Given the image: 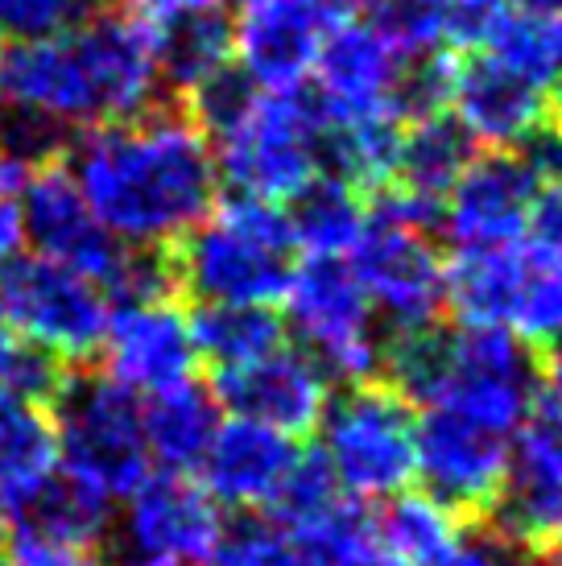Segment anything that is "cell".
Wrapping results in <instances>:
<instances>
[{
  "label": "cell",
  "mask_w": 562,
  "mask_h": 566,
  "mask_svg": "<svg viewBox=\"0 0 562 566\" xmlns=\"http://www.w3.org/2000/svg\"><path fill=\"white\" fill-rule=\"evenodd\" d=\"M530 232L538 244L562 249V174L538 178L533 207H530Z\"/></svg>",
  "instance_id": "38"
},
{
  "label": "cell",
  "mask_w": 562,
  "mask_h": 566,
  "mask_svg": "<svg viewBox=\"0 0 562 566\" xmlns=\"http://www.w3.org/2000/svg\"><path fill=\"white\" fill-rule=\"evenodd\" d=\"M517 9H530V13H562V0H509Z\"/></svg>",
  "instance_id": "43"
},
{
  "label": "cell",
  "mask_w": 562,
  "mask_h": 566,
  "mask_svg": "<svg viewBox=\"0 0 562 566\" xmlns=\"http://www.w3.org/2000/svg\"><path fill=\"white\" fill-rule=\"evenodd\" d=\"M352 566H402V563H397L393 554H385L381 546H376V551L368 554V558H360V563H352Z\"/></svg>",
  "instance_id": "44"
},
{
  "label": "cell",
  "mask_w": 562,
  "mask_h": 566,
  "mask_svg": "<svg viewBox=\"0 0 562 566\" xmlns=\"http://www.w3.org/2000/svg\"><path fill=\"white\" fill-rule=\"evenodd\" d=\"M207 566H319L278 521H244L219 537Z\"/></svg>",
  "instance_id": "35"
},
{
  "label": "cell",
  "mask_w": 562,
  "mask_h": 566,
  "mask_svg": "<svg viewBox=\"0 0 562 566\" xmlns=\"http://www.w3.org/2000/svg\"><path fill=\"white\" fill-rule=\"evenodd\" d=\"M157 63H162V80H170L178 92H195L204 80L232 63V33H228V17L207 13L187 17L178 25L157 30Z\"/></svg>",
  "instance_id": "33"
},
{
  "label": "cell",
  "mask_w": 562,
  "mask_h": 566,
  "mask_svg": "<svg viewBox=\"0 0 562 566\" xmlns=\"http://www.w3.org/2000/svg\"><path fill=\"white\" fill-rule=\"evenodd\" d=\"M59 475L50 409L0 401V513H13Z\"/></svg>",
  "instance_id": "28"
},
{
  "label": "cell",
  "mask_w": 562,
  "mask_h": 566,
  "mask_svg": "<svg viewBox=\"0 0 562 566\" xmlns=\"http://www.w3.org/2000/svg\"><path fill=\"white\" fill-rule=\"evenodd\" d=\"M116 4L137 17V21H145L154 33L166 30V25H178L187 17L223 13V0H116Z\"/></svg>",
  "instance_id": "37"
},
{
  "label": "cell",
  "mask_w": 562,
  "mask_h": 566,
  "mask_svg": "<svg viewBox=\"0 0 562 566\" xmlns=\"http://www.w3.org/2000/svg\"><path fill=\"white\" fill-rule=\"evenodd\" d=\"M174 290L204 306H273L294 273L285 211L236 195L166 249Z\"/></svg>",
  "instance_id": "4"
},
{
  "label": "cell",
  "mask_w": 562,
  "mask_h": 566,
  "mask_svg": "<svg viewBox=\"0 0 562 566\" xmlns=\"http://www.w3.org/2000/svg\"><path fill=\"white\" fill-rule=\"evenodd\" d=\"M409 66L368 21H340L314 63V99L327 128L373 125V120H409L406 83Z\"/></svg>",
  "instance_id": "13"
},
{
  "label": "cell",
  "mask_w": 562,
  "mask_h": 566,
  "mask_svg": "<svg viewBox=\"0 0 562 566\" xmlns=\"http://www.w3.org/2000/svg\"><path fill=\"white\" fill-rule=\"evenodd\" d=\"M104 377L128 394L154 397L183 380H195V339L178 298L121 302L104 331Z\"/></svg>",
  "instance_id": "19"
},
{
  "label": "cell",
  "mask_w": 562,
  "mask_h": 566,
  "mask_svg": "<svg viewBox=\"0 0 562 566\" xmlns=\"http://www.w3.org/2000/svg\"><path fill=\"white\" fill-rule=\"evenodd\" d=\"M298 442L249 418L219 422L204 455V492L228 509H269L298 463Z\"/></svg>",
  "instance_id": "21"
},
{
  "label": "cell",
  "mask_w": 562,
  "mask_h": 566,
  "mask_svg": "<svg viewBox=\"0 0 562 566\" xmlns=\"http://www.w3.org/2000/svg\"><path fill=\"white\" fill-rule=\"evenodd\" d=\"M0 566H17V563H0Z\"/></svg>",
  "instance_id": "48"
},
{
  "label": "cell",
  "mask_w": 562,
  "mask_h": 566,
  "mask_svg": "<svg viewBox=\"0 0 562 566\" xmlns=\"http://www.w3.org/2000/svg\"><path fill=\"white\" fill-rule=\"evenodd\" d=\"M323 133L327 120L306 83L290 92H257L240 120L216 137V170L236 195L285 207L323 174Z\"/></svg>",
  "instance_id": "7"
},
{
  "label": "cell",
  "mask_w": 562,
  "mask_h": 566,
  "mask_svg": "<svg viewBox=\"0 0 562 566\" xmlns=\"http://www.w3.org/2000/svg\"><path fill=\"white\" fill-rule=\"evenodd\" d=\"M157 87L154 30L121 4L71 33L0 50V104L59 133L137 120L157 108Z\"/></svg>",
  "instance_id": "2"
},
{
  "label": "cell",
  "mask_w": 562,
  "mask_h": 566,
  "mask_svg": "<svg viewBox=\"0 0 562 566\" xmlns=\"http://www.w3.org/2000/svg\"><path fill=\"white\" fill-rule=\"evenodd\" d=\"M190 339L216 377L285 347V327L269 306H199L190 315Z\"/></svg>",
  "instance_id": "30"
},
{
  "label": "cell",
  "mask_w": 562,
  "mask_h": 566,
  "mask_svg": "<svg viewBox=\"0 0 562 566\" xmlns=\"http://www.w3.org/2000/svg\"><path fill=\"white\" fill-rule=\"evenodd\" d=\"M509 331L530 347H550L554 339H562V249H550L538 240L517 249Z\"/></svg>",
  "instance_id": "32"
},
{
  "label": "cell",
  "mask_w": 562,
  "mask_h": 566,
  "mask_svg": "<svg viewBox=\"0 0 562 566\" xmlns=\"http://www.w3.org/2000/svg\"><path fill=\"white\" fill-rule=\"evenodd\" d=\"M294 252L311 261H347L368 228V199L335 174H319L285 203Z\"/></svg>",
  "instance_id": "23"
},
{
  "label": "cell",
  "mask_w": 562,
  "mask_h": 566,
  "mask_svg": "<svg viewBox=\"0 0 562 566\" xmlns=\"http://www.w3.org/2000/svg\"><path fill=\"white\" fill-rule=\"evenodd\" d=\"M17 207H21L25 240H33L38 256L75 269L112 298L133 249L108 237L104 223L92 216V207L83 203L75 178L66 170V158L42 161L25 178V187L17 190Z\"/></svg>",
  "instance_id": "12"
},
{
  "label": "cell",
  "mask_w": 562,
  "mask_h": 566,
  "mask_svg": "<svg viewBox=\"0 0 562 566\" xmlns=\"http://www.w3.org/2000/svg\"><path fill=\"white\" fill-rule=\"evenodd\" d=\"M17 566H100L92 551H79V546H59V542H42V537L9 534Z\"/></svg>",
  "instance_id": "39"
},
{
  "label": "cell",
  "mask_w": 562,
  "mask_h": 566,
  "mask_svg": "<svg viewBox=\"0 0 562 566\" xmlns=\"http://www.w3.org/2000/svg\"><path fill=\"white\" fill-rule=\"evenodd\" d=\"M323 463L347 501H393L418 475V409L385 377L356 380L323 413Z\"/></svg>",
  "instance_id": "6"
},
{
  "label": "cell",
  "mask_w": 562,
  "mask_h": 566,
  "mask_svg": "<svg viewBox=\"0 0 562 566\" xmlns=\"http://www.w3.org/2000/svg\"><path fill=\"white\" fill-rule=\"evenodd\" d=\"M108 294L83 273L25 256L0 269V327L54 352L59 360H92L104 347Z\"/></svg>",
  "instance_id": "9"
},
{
  "label": "cell",
  "mask_w": 562,
  "mask_h": 566,
  "mask_svg": "<svg viewBox=\"0 0 562 566\" xmlns=\"http://www.w3.org/2000/svg\"><path fill=\"white\" fill-rule=\"evenodd\" d=\"M125 566H128V563H125Z\"/></svg>",
  "instance_id": "50"
},
{
  "label": "cell",
  "mask_w": 562,
  "mask_h": 566,
  "mask_svg": "<svg viewBox=\"0 0 562 566\" xmlns=\"http://www.w3.org/2000/svg\"><path fill=\"white\" fill-rule=\"evenodd\" d=\"M485 530L517 551L550 554L562 542V409L533 406L509 447V480Z\"/></svg>",
  "instance_id": "15"
},
{
  "label": "cell",
  "mask_w": 562,
  "mask_h": 566,
  "mask_svg": "<svg viewBox=\"0 0 562 566\" xmlns=\"http://www.w3.org/2000/svg\"><path fill=\"white\" fill-rule=\"evenodd\" d=\"M285 311L294 323L298 339L327 377L347 385L373 380L385 364V339L376 331V315L356 273L347 261H302L285 285Z\"/></svg>",
  "instance_id": "8"
},
{
  "label": "cell",
  "mask_w": 562,
  "mask_h": 566,
  "mask_svg": "<svg viewBox=\"0 0 562 566\" xmlns=\"http://www.w3.org/2000/svg\"><path fill=\"white\" fill-rule=\"evenodd\" d=\"M550 128L562 137V87L554 95H550Z\"/></svg>",
  "instance_id": "45"
},
{
  "label": "cell",
  "mask_w": 562,
  "mask_h": 566,
  "mask_svg": "<svg viewBox=\"0 0 562 566\" xmlns=\"http://www.w3.org/2000/svg\"><path fill=\"white\" fill-rule=\"evenodd\" d=\"M517 249L488 252H455L447 265V306L455 311L459 327H504L513 311L517 290Z\"/></svg>",
  "instance_id": "31"
},
{
  "label": "cell",
  "mask_w": 562,
  "mask_h": 566,
  "mask_svg": "<svg viewBox=\"0 0 562 566\" xmlns=\"http://www.w3.org/2000/svg\"><path fill=\"white\" fill-rule=\"evenodd\" d=\"M63 158L83 203L125 249H170L216 207V149L187 112L87 128Z\"/></svg>",
  "instance_id": "1"
},
{
  "label": "cell",
  "mask_w": 562,
  "mask_h": 566,
  "mask_svg": "<svg viewBox=\"0 0 562 566\" xmlns=\"http://www.w3.org/2000/svg\"><path fill=\"white\" fill-rule=\"evenodd\" d=\"M509 434L476 426L451 409H426L418 418V475L438 504H447L468 530H485L509 480Z\"/></svg>",
  "instance_id": "11"
},
{
  "label": "cell",
  "mask_w": 562,
  "mask_h": 566,
  "mask_svg": "<svg viewBox=\"0 0 562 566\" xmlns=\"http://www.w3.org/2000/svg\"><path fill=\"white\" fill-rule=\"evenodd\" d=\"M25 244V228H21V207L13 195H0V269L13 265L17 252Z\"/></svg>",
  "instance_id": "41"
},
{
  "label": "cell",
  "mask_w": 562,
  "mask_h": 566,
  "mask_svg": "<svg viewBox=\"0 0 562 566\" xmlns=\"http://www.w3.org/2000/svg\"><path fill=\"white\" fill-rule=\"evenodd\" d=\"M455 9H464V13H488L492 4H500V0H451Z\"/></svg>",
  "instance_id": "46"
},
{
  "label": "cell",
  "mask_w": 562,
  "mask_h": 566,
  "mask_svg": "<svg viewBox=\"0 0 562 566\" xmlns=\"http://www.w3.org/2000/svg\"><path fill=\"white\" fill-rule=\"evenodd\" d=\"M340 21L335 0H236L232 63L257 92L302 87Z\"/></svg>",
  "instance_id": "14"
},
{
  "label": "cell",
  "mask_w": 562,
  "mask_h": 566,
  "mask_svg": "<svg viewBox=\"0 0 562 566\" xmlns=\"http://www.w3.org/2000/svg\"><path fill=\"white\" fill-rule=\"evenodd\" d=\"M100 13V0H0V33H13L17 42L59 38Z\"/></svg>",
  "instance_id": "36"
},
{
  "label": "cell",
  "mask_w": 562,
  "mask_h": 566,
  "mask_svg": "<svg viewBox=\"0 0 562 566\" xmlns=\"http://www.w3.org/2000/svg\"><path fill=\"white\" fill-rule=\"evenodd\" d=\"M468 161L471 142L459 133V125L447 112H426V116L406 120L402 142H397L393 178L381 190H397L402 199L430 211L438 223V207H443L447 190L455 187V178L464 174Z\"/></svg>",
  "instance_id": "22"
},
{
  "label": "cell",
  "mask_w": 562,
  "mask_h": 566,
  "mask_svg": "<svg viewBox=\"0 0 562 566\" xmlns=\"http://www.w3.org/2000/svg\"><path fill=\"white\" fill-rule=\"evenodd\" d=\"M538 174L525 154L471 158L438 207V232L455 252L513 249L530 232V207Z\"/></svg>",
  "instance_id": "18"
},
{
  "label": "cell",
  "mask_w": 562,
  "mask_h": 566,
  "mask_svg": "<svg viewBox=\"0 0 562 566\" xmlns=\"http://www.w3.org/2000/svg\"><path fill=\"white\" fill-rule=\"evenodd\" d=\"M476 50L554 95L562 87V13H530L517 4H492L476 30Z\"/></svg>",
  "instance_id": "24"
},
{
  "label": "cell",
  "mask_w": 562,
  "mask_h": 566,
  "mask_svg": "<svg viewBox=\"0 0 562 566\" xmlns=\"http://www.w3.org/2000/svg\"><path fill=\"white\" fill-rule=\"evenodd\" d=\"M443 108L471 145L517 154L550 125V95L500 66L485 50L455 54L443 66Z\"/></svg>",
  "instance_id": "16"
},
{
  "label": "cell",
  "mask_w": 562,
  "mask_h": 566,
  "mask_svg": "<svg viewBox=\"0 0 562 566\" xmlns=\"http://www.w3.org/2000/svg\"><path fill=\"white\" fill-rule=\"evenodd\" d=\"M538 377L547 380L550 406L562 409V339H554V344L542 352V360H538Z\"/></svg>",
  "instance_id": "42"
},
{
  "label": "cell",
  "mask_w": 562,
  "mask_h": 566,
  "mask_svg": "<svg viewBox=\"0 0 562 566\" xmlns=\"http://www.w3.org/2000/svg\"><path fill=\"white\" fill-rule=\"evenodd\" d=\"M347 265L356 273L373 315L389 323V335H414L435 327L447 306V261L438 256L430 232L385 220L368 211V228L352 249Z\"/></svg>",
  "instance_id": "10"
},
{
  "label": "cell",
  "mask_w": 562,
  "mask_h": 566,
  "mask_svg": "<svg viewBox=\"0 0 562 566\" xmlns=\"http://www.w3.org/2000/svg\"><path fill=\"white\" fill-rule=\"evenodd\" d=\"M219 430L216 397L207 394L199 380H183L174 389L149 397V406L140 409V434H145V451L157 459L166 472L187 475L199 468L207 447Z\"/></svg>",
  "instance_id": "25"
},
{
  "label": "cell",
  "mask_w": 562,
  "mask_h": 566,
  "mask_svg": "<svg viewBox=\"0 0 562 566\" xmlns=\"http://www.w3.org/2000/svg\"><path fill=\"white\" fill-rule=\"evenodd\" d=\"M364 21L402 63H435L451 46H471L485 13H464L451 0H368Z\"/></svg>",
  "instance_id": "26"
},
{
  "label": "cell",
  "mask_w": 562,
  "mask_h": 566,
  "mask_svg": "<svg viewBox=\"0 0 562 566\" xmlns=\"http://www.w3.org/2000/svg\"><path fill=\"white\" fill-rule=\"evenodd\" d=\"M50 422L63 480L87 496L116 504L149 480L154 459L140 434V406L116 380L71 368L63 394L50 406Z\"/></svg>",
  "instance_id": "5"
},
{
  "label": "cell",
  "mask_w": 562,
  "mask_h": 566,
  "mask_svg": "<svg viewBox=\"0 0 562 566\" xmlns=\"http://www.w3.org/2000/svg\"><path fill=\"white\" fill-rule=\"evenodd\" d=\"M459 566H547V563H542V554L517 551V546L500 542V537H471V546Z\"/></svg>",
  "instance_id": "40"
},
{
  "label": "cell",
  "mask_w": 562,
  "mask_h": 566,
  "mask_svg": "<svg viewBox=\"0 0 562 566\" xmlns=\"http://www.w3.org/2000/svg\"><path fill=\"white\" fill-rule=\"evenodd\" d=\"M223 537L219 504L178 472L149 475L128 496L121 551L128 566H207Z\"/></svg>",
  "instance_id": "17"
},
{
  "label": "cell",
  "mask_w": 562,
  "mask_h": 566,
  "mask_svg": "<svg viewBox=\"0 0 562 566\" xmlns=\"http://www.w3.org/2000/svg\"><path fill=\"white\" fill-rule=\"evenodd\" d=\"M385 380L426 409H451L513 439L538 406V356L504 327L414 331L385 339Z\"/></svg>",
  "instance_id": "3"
},
{
  "label": "cell",
  "mask_w": 562,
  "mask_h": 566,
  "mask_svg": "<svg viewBox=\"0 0 562 566\" xmlns=\"http://www.w3.org/2000/svg\"><path fill=\"white\" fill-rule=\"evenodd\" d=\"M216 397L232 409V418H249L285 439H306L319 430L331 406L327 373L294 347H278L261 360L216 373Z\"/></svg>",
  "instance_id": "20"
},
{
  "label": "cell",
  "mask_w": 562,
  "mask_h": 566,
  "mask_svg": "<svg viewBox=\"0 0 562 566\" xmlns=\"http://www.w3.org/2000/svg\"><path fill=\"white\" fill-rule=\"evenodd\" d=\"M381 551L402 566H459L471 546V530L430 492H397L376 521Z\"/></svg>",
  "instance_id": "27"
},
{
  "label": "cell",
  "mask_w": 562,
  "mask_h": 566,
  "mask_svg": "<svg viewBox=\"0 0 562 566\" xmlns=\"http://www.w3.org/2000/svg\"><path fill=\"white\" fill-rule=\"evenodd\" d=\"M9 546V521H4V513H0V551Z\"/></svg>",
  "instance_id": "47"
},
{
  "label": "cell",
  "mask_w": 562,
  "mask_h": 566,
  "mask_svg": "<svg viewBox=\"0 0 562 566\" xmlns=\"http://www.w3.org/2000/svg\"><path fill=\"white\" fill-rule=\"evenodd\" d=\"M66 377H71L66 360L0 327V401L50 409L54 397L63 394Z\"/></svg>",
  "instance_id": "34"
},
{
  "label": "cell",
  "mask_w": 562,
  "mask_h": 566,
  "mask_svg": "<svg viewBox=\"0 0 562 566\" xmlns=\"http://www.w3.org/2000/svg\"><path fill=\"white\" fill-rule=\"evenodd\" d=\"M9 534L42 537V542H59V546H79V551H95L112 530V504L87 496L83 488L71 480L54 475L42 492H33L30 501L4 513Z\"/></svg>",
  "instance_id": "29"
},
{
  "label": "cell",
  "mask_w": 562,
  "mask_h": 566,
  "mask_svg": "<svg viewBox=\"0 0 562 566\" xmlns=\"http://www.w3.org/2000/svg\"><path fill=\"white\" fill-rule=\"evenodd\" d=\"M0 50H4V46H0Z\"/></svg>",
  "instance_id": "49"
}]
</instances>
